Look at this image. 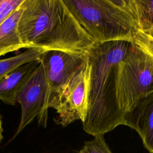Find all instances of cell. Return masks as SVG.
Wrapping results in <instances>:
<instances>
[{"mask_svg":"<svg viewBox=\"0 0 153 153\" xmlns=\"http://www.w3.org/2000/svg\"><path fill=\"white\" fill-rule=\"evenodd\" d=\"M2 133H3V128H2V125L1 118V117H0V143L1 142V141H2V139H3Z\"/></svg>","mask_w":153,"mask_h":153,"instance_id":"16","label":"cell"},{"mask_svg":"<svg viewBox=\"0 0 153 153\" xmlns=\"http://www.w3.org/2000/svg\"><path fill=\"white\" fill-rule=\"evenodd\" d=\"M96 44L132 41L137 30L125 0H63Z\"/></svg>","mask_w":153,"mask_h":153,"instance_id":"3","label":"cell"},{"mask_svg":"<svg viewBox=\"0 0 153 153\" xmlns=\"http://www.w3.org/2000/svg\"><path fill=\"white\" fill-rule=\"evenodd\" d=\"M39 60L44 70L47 85L45 110L56 109L69 83L87 64V53L48 51Z\"/></svg>","mask_w":153,"mask_h":153,"instance_id":"5","label":"cell"},{"mask_svg":"<svg viewBox=\"0 0 153 153\" xmlns=\"http://www.w3.org/2000/svg\"><path fill=\"white\" fill-rule=\"evenodd\" d=\"M39 63V60L26 63L1 79L0 100L7 105L15 106L19 91Z\"/></svg>","mask_w":153,"mask_h":153,"instance_id":"9","label":"cell"},{"mask_svg":"<svg viewBox=\"0 0 153 153\" xmlns=\"http://www.w3.org/2000/svg\"><path fill=\"white\" fill-rule=\"evenodd\" d=\"M131 42H133L153 59L152 38L150 37L142 31L137 30L133 36Z\"/></svg>","mask_w":153,"mask_h":153,"instance_id":"14","label":"cell"},{"mask_svg":"<svg viewBox=\"0 0 153 153\" xmlns=\"http://www.w3.org/2000/svg\"><path fill=\"white\" fill-rule=\"evenodd\" d=\"M124 126L136 130L144 147L153 153V89L144 94L124 117Z\"/></svg>","mask_w":153,"mask_h":153,"instance_id":"8","label":"cell"},{"mask_svg":"<svg viewBox=\"0 0 153 153\" xmlns=\"http://www.w3.org/2000/svg\"><path fill=\"white\" fill-rule=\"evenodd\" d=\"M23 1L24 0H0V25Z\"/></svg>","mask_w":153,"mask_h":153,"instance_id":"15","label":"cell"},{"mask_svg":"<svg viewBox=\"0 0 153 153\" xmlns=\"http://www.w3.org/2000/svg\"><path fill=\"white\" fill-rule=\"evenodd\" d=\"M22 10V4L0 25V57L25 48L19 31Z\"/></svg>","mask_w":153,"mask_h":153,"instance_id":"10","label":"cell"},{"mask_svg":"<svg viewBox=\"0 0 153 153\" xmlns=\"http://www.w3.org/2000/svg\"><path fill=\"white\" fill-rule=\"evenodd\" d=\"M146 34L148 35V36H149L150 37H151V38H153V28H152L151 30H149L148 32H147Z\"/></svg>","mask_w":153,"mask_h":153,"instance_id":"17","label":"cell"},{"mask_svg":"<svg viewBox=\"0 0 153 153\" xmlns=\"http://www.w3.org/2000/svg\"><path fill=\"white\" fill-rule=\"evenodd\" d=\"M88 79L87 64L72 79L56 109L58 123L63 127L78 120L83 121L87 111Z\"/></svg>","mask_w":153,"mask_h":153,"instance_id":"7","label":"cell"},{"mask_svg":"<svg viewBox=\"0 0 153 153\" xmlns=\"http://www.w3.org/2000/svg\"><path fill=\"white\" fill-rule=\"evenodd\" d=\"M153 89V59L130 42L117 81V99L124 117L138 100Z\"/></svg>","mask_w":153,"mask_h":153,"instance_id":"4","label":"cell"},{"mask_svg":"<svg viewBox=\"0 0 153 153\" xmlns=\"http://www.w3.org/2000/svg\"><path fill=\"white\" fill-rule=\"evenodd\" d=\"M79 153H112L106 143L104 135H97L84 142Z\"/></svg>","mask_w":153,"mask_h":153,"instance_id":"13","label":"cell"},{"mask_svg":"<svg viewBox=\"0 0 153 153\" xmlns=\"http://www.w3.org/2000/svg\"><path fill=\"white\" fill-rule=\"evenodd\" d=\"M19 31L26 49L87 53L95 44L63 0H24Z\"/></svg>","mask_w":153,"mask_h":153,"instance_id":"2","label":"cell"},{"mask_svg":"<svg viewBox=\"0 0 153 153\" xmlns=\"http://www.w3.org/2000/svg\"><path fill=\"white\" fill-rule=\"evenodd\" d=\"M130 42L118 40L96 44L87 53V105L82 123L84 130L93 137L124 125L117 99V81Z\"/></svg>","mask_w":153,"mask_h":153,"instance_id":"1","label":"cell"},{"mask_svg":"<svg viewBox=\"0 0 153 153\" xmlns=\"http://www.w3.org/2000/svg\"><path fill=\"white\" fill-rule=\"evenodd\" d=\"M47 93L45 72L40 62L17 95V103L21 106V118L14 137L35 118H37L39 126L46 127L48 118V112L45 110Z\"/></svg>","mask_w":153,"mask_h":153,"instance_id":"6","label":"cell"},{"mask_svg":"<svg viewBox=\"0 0 153 153\" xmlns=\"http://www.w3.org/2000/svg\"><path fill=\"white\" fill-rule=\"evenodd\" d=\"M42 53L35 49H26L24 52L7 59H0V80L19 66L36 60Z\"/></svg>","mask_w":153,"mask_h":153,"instance_id":"12","label":"cell"},{"mask_svg":"<svg viewBox=\"0 0 153 153\" xmlns=\"http://www.w3.org/2000/svg\"><path fill=\"white\" fill-rule=\"evenodd\" d=\"M138 30L145 33L153 28V0H125Z\"/></svg>","mask_w":153,"mask_h":153,"instance_id":"11","label":"cell"}]
</instances>
